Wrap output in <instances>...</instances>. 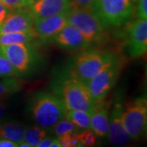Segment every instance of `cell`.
<instances>
[{"label":"cell","instance_id":"6da1fadb","mask_svg":"<svg viewBox=\"0 0 147 147\" xmlns=\"http://www.w3.org/2000/svg\"><path fill=\"white\" fill-rule=\"evenodd\" d=\"M67 111L63 99L50 92H39L34 97L31 112L34 120L39 127L52 128L65 118Z\"/></svg>","mask_w":147,"mask_h":147},{"label":"cell","instance_id":"7a4b0ae2","mask_svg":"<svg viewBox=\"0 0 147 147\" xmlns=\"http://www.w3.org/2000/svg\"><path fill=\"white\" fill-rule=\"evenodd\" d=\"M123 61L113 55L112 58L87 84L90 95L95 103L105 100L115 85L123 69Z\"/></svg>","mask_w":147,"mask_h":147},{"label":"cell","instance_id":"3957f363","mask_svg":"<svg viewBox=\"0 0 147 147\" xmlns=\"http://www.w3.org/2000/svg\"><path fill=\"white\" fill-rule=\"evenodd\" d=\"M92 9L105 28L120 26L133 13L131 0H96Z\"/></svg>","mask_w":147,"mask_h":147},{"label":"cell","instance_id":"277c9868","mask_svg":"<svg viewBox=\"0 0 147 147\" xmlns=\"http://www.w3.org/2000/svg\"><path fill=\"white\" fill-rule=\"evenodd\" d=\"M67 22L75 27L89 44L98 42L104 35L105 27L92 8H70Z\"/></svg>","mask_w":147,"mask_h":147},{"label":"cell","instance_id":"5b68a950","mask_svg":"<svg viewBox=\"0 0 147 147\" xmlns=\"http://www.w3.org/2000/svg\"><path fill=\"white\" fill-rule=\"evenodd\" d=\"M113 57L111 53L88 51L80 54L74 61L70 70V78L79 80L87 86L91 79L104 67Z\"/></svg>","mask_w":147,"mask_h":147},{"label":"cell","instance_id":"8992f818","mask_svg":"<svg viewBox=\"0 0 147 147\" xmlns=\"http://www.w3.org/2000/svg\"><path fill=\"white\" fill-rule=\"evenodd\" d=\"M122 122L127 133L133 140L143 136L147 124V100L146 96L138 97L124 107Z\"/></svg>","mask_w":147,"mask_h":147},{"label":"cell","instance_id":"52a82bcc","mask_svg":"<svg viewBox=\"0 0 147 147\" xmlns=\"http://www.w3.org/2000/svg\"><path fill=\"white\" fill-rule=\"evenodd\" d=\"M61 96L67 110H82L92 114L96 103L88 87L79 80L65 79L61 85Z\"/></svg>","mask_w":147,"mask_h":147},{"label":"cell","instance_id":"ba28073f","mask_svg":"<svg viewBox=\"0 0 147 147\" xmlns=\"http://www.w3.org/2000/svg\"><path fill=\"white\" fill-rule=\"evenodd\" d=\"M126 47L128 55L132 58L142 57L147 50V21L137 19L128 26Z\"/></svg>","mask_w":147,"mask_h":147},{"label":"cell","instance_id":"9c48e42d","mask_svg":"<svg viewBox=\"0 0 147 147\" xmlns=\"http://www.w3.org/2000/svg\"><path fill=\"white\" fill-rule=\"evenodd\" d=\"M1 52L19 74L26 73L31 66L33 50L29 43L0 46Z\"/></svg>","mask_w":147,"mask_h":147},{"label":"cell","instance_id":"30bf717a","mask_svg":"<svg viewBox=\"0 0 147 147\" xmlns=\"http://www.w3.org/2000/svg\"><path fill=\"white\" fill-rule=\"evenodd\" d=\"M34 21L30 7L11 11L0 25V34L30 30L34 28Z\"/></svg>","mask_w":147,"mask_h":147},{"label":"cell","instance_id":"8fae6325","mask_svg":"<svg viewBox=\"0 0 147 147\" xmlns=\"http://www.w3.org/2000/svg\"><path fill=\"white\" fill-rule=\"evenodd\" d=\"M123 105L119 100H116L109 118V129L107 136L112 145L117 147L127 146L131 138L127 133L122 122Z\"/></svg>","mask_w":147,"mask_h":147},{"label":"cell","instance_id":"7c38bea8","mask_svg":"<svg viewBox=\"0 0 147 147\" xmlns=\"http://www.w3.org/2000/svg\"><path fill=\"white\" fill-rule=\"evenodd\" d=\"M67 14L68 12H65L38 20H34V28L38 38L42 40L53 38L64 27L68 25Z\"/></svg>","mask_w":147,"mask_h":147},{"label":"cell","instance_id":"4fadbf2b","mask_svg":"<svg viewBox=\"0 0 147 147\" xmlns=\"http://www.w3.org/2000/svg\"><path fill=\"white\" fill-rule=\"evenodd\" d=\"M53 42L65 50L78 51L88 47L89 43L82 34L73 26L67 25L53 37Z\"/></svg>","mask_w":147,"mask_h":147},{"label":"cell","instance_id":"5bb4252c","mask_svg":"<svg viewBox=\"0 0 147 147\" xmlns=\"http://www.w3.org/2000/svg\"><path fill=\"white\" fill-rule=\"evenodd\" d=\"M70 8L69 0H38L30 6L34 20L68 12Z\"/></svg>","mask_w":147,"mask_h":147},{"label":"cell","instance_id":"9a60e30c","mask_svg":"<svg viewBox=\"0 0 147 147\" xmlns=\"http://www.w3.org/2000/svg\"><path fill=\"white\" fill-rule=\"evenodd\" d=\"M110 104L105 100L96 103L91 115L90 128L97 137H105L108 134Z\"/></svg>","mask_w":147,"mask_h":147},{"label":"cell","instance_id":"2e32d148","mask_svg":"<svg viewBox=\"0 0 147 147\" xmlns=\"http://www.w3.org/2000/svg\"><path fill=\"white\" fill-rule=\"evenodd\" d=\"M38 38L34 28L30 30L17 33H7L0 34V46L17 43H30Z\"/></svg>","mask_w":147,"mask_h":147},{"label":"cell","instance_id":"e0dca14e","mask_svg":"<svg viewBox=\"0 0 147 147\" xmlns=\"http://www.w3.org/2000/svg\"><path fill=\"white\" fill-rule=\"evenodd\" d=\"M24 131V127L20 123H5L0 125V138L20 144L23 142Z\"/></svg>","mask_w":147,"mask_h":147},{"label":"cell","instance_id":"ac0fdd59","mask_svg":"<svg viewBox=\"0 0 147 147\" xmlns=\"http://www.w3.org/2000/svg\"><path fill=\"white\" fill-rule=\"evenodd\" d=\"M23 82L16 77H4L0 80V100L6 99L21 89Z\"/></svg>","mask_w":147,"mask_h":147},{"label":"cell","instance_id":"d6986e66","mask_svg":"<svg viewBox=\"0 0 147 147\" xmlns=\"http://www.w3.org/2000/svg\"><path fill=\"white\" fill-rule=\"evenodd\" d=\"M91 114L82 110H67L65 117V119L73 123L79 129L84 130L90 128Z\"/></svg>","mask_w":147,"mask_h":147},{"label":"cell","instance_id":"ffe728a7","mask_svg":"<svg viewBox=\"0 0 147 147\" xmlns=\"http://www.w3.org/2000/svg\"><path fill=\"white\" fill-rule=\"evenodd\" d=\"M47 136V129L42 127H31L24 131L23 142H26L30 146L36 147L39 142Z\"/></svg>","mask_w":147,"mask_h":147},{"label":"cell","instance_id":"44dd1931","mask_svg":"<svg viewBox=\"0 0 147 147\" xmlns=\"http://www.w3.org/2000/svg\"><path fill=\"white\" fill-rule=\"evenodd\" d=\"M53 131L56 136H61L64 134H74L78 133L80 131V129L77 126H75L73 123L69 122L67 119H61L53 127Z\"/></svg>","mask_w":147,"mask_h":147},{"label":"cell","instance_id":"7402d4cb","mask_svg":"<svg viewBox=\"0 0 147 147\" xmlns=\"http://www.w3.org/2000/svg\"><path fill=\"white\" fill-rule=\"evenodd\" d=\"M78 138L81 145L87 147H94L98 142L96 134L91 128L84 129L83 131L77 133Z\"/></svg>","mask_w":147,"mask_h":147},{"label":"cell","instance_id":"603a6c76","mask_svg":"<svg viewBox=\"0 0 147 147\" xmlns=\"http://www.w3.org/2000/svg\"><path fill=\"white\" fill-rule=\"evenodd\" d=\"M20 74L0 51V77H16Z\"/></svg>","mask_w":147,"mask_h":147},{"label":"cell","instance_id":"cb8c5ba5","mask_svg":"<svg viewBox=\"0 0 147 147\" xmlns=\"http://www.w3.org/2000/svg\"><path fill=\"white\" fill-rule=\"evenodd\" d=\"M57 141L62 147H77L80 144L77 133H69L59 136Z\"/></svg>","mask_w":147,"mask_h":147},{"label":"cell","instance_id":"d4e9b609","mask_svg":"<svg viewBox=\"0 0 147 147\" xmlns=\"http://www.w3.org/2000/svg\"><path fill=\"white\" fill-rule=\"evenodd\" d=\"M0 2L9 11L29 7L27 3V0H0Z\"/></svg>","mask_w":147,"mask_h":147},{"label":"cell","instance_id":"484cf974","mask_svg":"<svg viewBox=\"0 0 147 147\" xmlns=\"http://www.w3.org/2000/svg\"><path fill=\"white\" fill-rule=\"evenodd\" d=\"M71 8H92L96 0H69Z\"/></svg>","mask_w":147,"mask_h":147},{"label":"cell","instance_id":"4316f807","mask_svg":"<svg viewBox=\"0 0 147 147\" xmlns=\"http://www.w3.org/2000/svg\"><path fill=\"white\" fill-rule=\"evenodd\" d=\"M137 16L138 19L146 20L147 18V0H137Z\"/></svg>","mask_w":147,"mask_h":147},{"label":"cell","instance_id":"83f0119b","mask_svg":"<svg viewBox=\"0 0 147 147\" xmlns=\"http://www.w3.org/2000/svg\"><path fill=\"white\" fill-rule=\"evenodd\" d=\"M8 12H9V10L0 2V25L3 22Z\"/></svg>","mask_w":147,"mask_h":147},{"label":"cell","instance_id":"f1b7e54d","mask_svg":"<svg viewBox=\"0 0 147 147\" xmlns=\"http://www.w3.org/2000/svg\"><path fill=\"white\" fill-rule=\"evenodd\" d=\"M18 145L16 142H11L7 139L0 138V147H18Z\"/></svg>","mask_w":147,"mask_h":147},{"label":"cell","instance_id":"f546056e","mask_svg":"<svg viewBox=\"0 0 147 147\" xmlns=\"http://www.w3.org/2000/svg\"><path fill=\"white\" fill-rule=\"evenodd\" d=\"M53 141L52 137H45L44 139H42L41 142H39V144L36 147H49L50 143Z\"/></svg>","mask_w":147,"mask_h":147},{"label":"cell","instance_id":"4dcf8cb0","mask_svg":"<svg viewBox=\"0 0 147 147\" xmlns=\"http://www.w3.org/2000/svg\"><path fill=\"white\" fill-rule=\"evenodd\" d=\"M7 105L5 102L0 100V119L4 115L5 111L7 110Z\"/></svg>","mask_w":147,"mask_h":147},{"label":"cell","instance_id":"1f68e13d","mask_svg":"<svg viewBox=\"0 0 147 147\" xmlns=\"http://www.w3.org/2000/svg\"><path fill=\"white\" fill-rule=\"evenodd\" d=\"M49 147H62L61 146V144L59 143L57 141V139H53L52 142L50 143V146Z\"/></svg>","mask_w":147,"mask_h":147},{"label":"cell","instance_id":"d6a6232c","mask_svg":"<svg viewBox=\"0 0 147 147\" xmlns=\"http://www.w3.org/2000/svg\"><path fill=\"white\" fill-rule=\"evenodd\" d=\"M18 147H32V146H30L29 144H27L26 142H21L19 145H18Z\"/></svg>","mask_w":147,"mask_h":147},{"label":"cell","instance_id":"836d02e7","mask_svg":"<svg viewBox=\"0 0 147 147\" xmlns=\"http://www.w3.org/2000/svg\"><path fill=\"white\" fill-rule=\"evenodd\" d=\"M38 1V0H27V3H28V6H31L33 3H34L35 2Z\"/></svg>","mask_w":147,"mask_h":147},{"label":"cell","instance_id":"e575fe53","mask_svg":"<svg viewBox=\"0 0 147 147\" xmlns=\"http://www.w3.org/2000/svg\"><path fill=\"white\" fill-rule=\"evenodd\" d=\"M77 147H87V146H83V145H81V144H79V146Z\"/></svg>","mask_w":147,"mask_h":147},{"label":"cell","instance_id":"d590c367","mask_svg":"<svg viewBox=\"0 0 147 147\" xmlns=\"http://www.w3.org/2000/svg\"><path fill=\"white\" fill-rule=\"evenodd\" d=\"M123 147H132V146H123Z\"/></svg>","mask_w":147,"mask_h":147},{"label":"cell","instance_id":"8d00e7d4","mask_svg":"<svg viewBox=\"0 0 147 147\" xmlns=\"http://www.w3.org/2000/svg\"><path fill=\"white\" fill-rule=\"evenodd\" d=\"M132 1H137V0H132Z\"/></svg>","mask_w":147,"mask_h":147},{"label":"cell","instance_id":"74e56055","mask_svg":"<svg viewBox=\"0 0 147 147\" xmlns=\"http://www.w3.org/2000/svg\"><path fill=\"white\" fill-rule=\"evenodd\" d=\"M0 51H1V47H0Z\"/></svg>","mask_w":147,"mask_h":147}]
</instances>
